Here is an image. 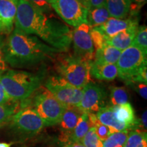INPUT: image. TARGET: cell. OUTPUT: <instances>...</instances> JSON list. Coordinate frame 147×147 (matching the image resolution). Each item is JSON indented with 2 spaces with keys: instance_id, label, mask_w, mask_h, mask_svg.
<instances>
[{
  "instance_id": "cell-1",
  "label": "cell",
  "mask_w": 147,
  "mask_h": 147,
  "mask_svg": "<svg viewBox=\"0 0 147 147\" xmlns=\"http://www.w3.org/2000/svg\"><path fill=\"white\" fill-rule=\"evenodd\" d=\"M47 14L27 0H18L14 29L36 35L59 52H66L71 45L72 32L61 21Z\"/></svg>"
},
{
  "instance_id": "cell-2",
  "label": "cell",
  "mask_w": 147,
  "mask_h": 147,
  "mask_svg": "<svg viewBox=\"0 0 147 147\" xmlns=\"http://www.w3.org/2000/svg\"><path fill=\"white\" fill-rule=\"evenodd\" d=\"M59 51L47 45L38 37L14 29L3 45V56L8 65L25 67L54 59Z\"/></svg>"
},
{
  "instance_id": "cell-3",
  "label": "cell",
  "mask_w": 147,
  "mask_h": 147,
  "mask_svg": "<svg viewBox=\"0 0 147 147\" xmlns=\"http://www.w3.org/2000/svg\"><path fill=\"white\" fill-rule=\"evenodd\" d=\"M45 78L43 72L32 73L27 71L8 69L0 76L5 93L13 102L26 100L41 86Z\"/></svg>"
},
{
  "instance_id": "cell-4",
  "label": "cell",
  "mask_w": 147,
  "mask_h": 147,
  "mask_svg": "<svg viewBox=\"0 0 147 147\" xmlns=\"http://www.w3.org/2000/svg\"><path fill=\"white\" fill-rule=\"evenodd\" d=\"M33 108L45 126L59 124L66 107L45 87H40L30 97L21 102V108Z\"/></svg>"
},
{
  "instance_id": "cell-5",
  "label": "cell",
  "mask_w": 147,
  "mask_h": 147,
  "mask_svg": "<svg viewBox=\"0 0 147 147\" xmlns=\"http://www.w3.org/2000/svg\"><path fill=\"white\" fill-rule=\"evenodd\" d=\"M147 53L131 45L121 52L116 63L118 76L127 85L135 82H147Z\"/></svg>"
},
{
  "instance_id": "cell-6",
  "label": "cell",
  "mask_w": 147,
  "mask_h": 147,
  "mask_svg": "<svg viewBox=\"0 0 147 147\" xmlns=\"http://www.w3.org/2000/svg\"><path fill=\"white\" fill-rule=\"evenodd\" d=\"M7 123L10 136L16 142H24L32 138L45 127L38 113L29 107L18 110Z\"/></svg>"
},
{
  "instance_id": "cell-7",
  "label": "cell",
  "mask_w": 147,
  "mask_h": 147,
  "mask_svg": "<svg viewBox=\"0 0 147 147\" xmlns=\"http://www.w3.org/2000/svg\"><path fill=\"white\" fill-rule=\"evenodd\" d=\"M91 62L75 55H63L57 61L55 69L59 76L78 89H83L90 82Z\"/></svg>"
},
{
  "instance_id": "cell-8",
  "label": "cell",
  "mask_w": 147,
  "mask_h": 147,
  "mask_svg": "<svg viewBox=\"0 0 147 147\" xmlns=\"http://www.w3.org/2000/svg\"><path fill=\"white\" fill-rule=\"evenodd\" d=\"M45 87L65 107H77L81 100L82 89L74 87L60 76H51Z\"/></svg>"
},
{
  "instance_id": "cell-9",
  "label": "cell",
  "mask_w": 147,
  "mask_h": 147,
  "mask_svg": "<svg viewBox=\"0 0 147 147\" xmlns=\"http://www.w3.org/2000/svg\"><path fill=\"white\" fill-rule=\"evenodd\" d=\"M51 8L64 22L76 27L87 23L88 10L78 0H49Z\"/></svg>"
},
{
  "instance_id": "cell-10",
  "label": "cell",
  "mask_w": 147,
  "mask_h": 147,
  "mask_svg": "<svg viewBox=\"0 0 147 147\" xmlns=\"http://www.w3.org/2000/svg\"><path fill=\"white\" fill-rule=\"evenodd\" d=\"M107 93L105 89L95 82H89L82 89L81 100L77 108L86 113H95L106 106Z\"/></svg>"
},
{
  "instance_id": "cell-11",
  "label": "cell",
  "mask_w": 147,
  "mask_h": 147,
  "mask_svg": "<svg viewBox=\"0 0 147 147\" xmlns=\"http://www.w3.org/2000/svg\"><path fill=\"white\" fill-rule=\"evenodd\" d=\"M91 27L88 23H83L75 27L71 35L74 55L80 58L93 62L95 57V49L91 38Z\"/></svg>"
},
{
  "instance_id": "cell-12",
  "label": "cell",
  "mask_w": 147,
  "mask_h": 147,
  "mask_svg": "<svg viewBox=\"0 0 147 147\" xmlns=\"http://www.w3.org/2000/svg\"><path fill=\"white\" fill-rule=\"evenodd\" d=\"M82 113L83 112L77 107H66L59 124L60 130L59 140L65 143V146L70 143L69 138L71 134Z\"/></svg>"
},
{
  "instance_id": "cell-13",
  "label": "cell",
  "mask_w": 147,
  "mask_h": 147,
  "mask_svg": "<svg viewBox=\"0 0 147 147\" xmlns=\"http://www.w3.org/2000/svg\"><path fill=\"white\" fill-rule=\"evenodd\" d=\"M18 0H0V34L9 35L13 31Z\"/></svg>"
},
{
  "instance_id": "cell-14",
  "label": "cell",
  "mask_w": 147,
  "mask_h": 147,
  "mask_svg": "<svg viewBox=\"0 0 147 147\" xmlns=\"http://www.w3.org/2000/svg\"><path fill=\"white\" fill-rule=\"evenodd\" d=\"M139 26L138 16H131L123 19L110 17L102 26L97 27L108 38L131 27Z\"/></svg>"
},
{
  "instance_id": "cell-15",
  "label": "cell",
  "mask_w": 147,
  "mask_h": 147,
  "mask_svg": "<svg viewBox=\"0 0 147 147\" xmlns=\"http://www.w3.org/2000/svg\"><path fill=\"white\" fill-rule=\"evenodd\" d=\"M97 119L101 123L110 128L111 133L117 131H130L129 126L122 123L116 119L113 106H106L96 113Z\"/></svg>"
},
{
  "instance_id": "cell-16",
  "label": "cell",
  "mask_w": 147,
  "mask_h": 147,
  "mask_svg": "<svg viewBox=\"0 0 147 147\" xmlns=\"http://www.w3.org/2000/svg\"><path fill=\"white\" fill-rule=\"evenodd\" d=\"M90 74L97 80L113 81L118 76V69L116 64H100L91 62Z\"/></svg>"
},
{
  "instance_id": "cell-17",
  "label": "cell",
  "mask_w": 147,
  "mask_h": 147,
  "mask_svg": "<svg viewBox=\"0 0 147 147\" xmlns=\"http://www.w3.org/2000/svg\"><path fill=\"white\" fill-rule=\"evenodd\" d=\"M139 26H135L121 32L112 38H108L107 44L121 51L131 45Z\"/></svg>"
},
{
  "instance_id": "cell-18",
  "label": "cell",
  "mask_w": 147,
  "mask_h": 147,
  "mask_svg": "<svg viewBox=\"0 0 147 147\" xmlns=\"http://www.w3.org/2000/svg\"><path fill=\"white\" fill-rule=\"evenodd\" d=\"M105 5L110 17L123 19L129 14L130 0H106Z\"/></svg>"
},
{
  "instance_id": "cell-19",
  "label": "cell",
  "mask_w": 147,
  "mask_h": 147,
  "mask_svg": "<svg viewBox=\"0 0 147 147\" xmlns=\"http://www.w3.org/2000/svg\"><path fill=\"white\" fill-rule=\"evenodd\" d=\"M122 51L109 45L95 51L93 62L100 64H116Z\"/></svg>"
},
{
  "instance_id": "cell-20",
  "label": "cell",
  "mask_w": 147,
  "mask_h": 147,
  "mask_svg": "<svg viewBox=\"0 0 147 147\" xmlns=\"http://www.w3.org/2000/svg\"><path fill=\"white\" fill-rule=\"evenodd\" d=\"M113 108L116 119L119 122L129 126L130 131H131L136 119L135 112L131 104L128 102L123 105L113 106Z\"/></svg>"
},
{
  "instance_id": "cell-21",
  "label": "cell",
  "mask_w": 147,
  "mask_h": 147,
  "mask_svg": "<svg viewBox=\"0 0 147 147\" xmlns=\"http://www.w3.org/2000/svg\"><path fill=\"white\" fill-rule=\"evenodd\" d=\"M110 17L106 5H102L88 10L87 22L91 28L102 26Z\"/></svg>"
},
{
  "instance_id": "cell-22",
  "label": "cell",
  "mask_w": 147,
  "mask_h": 147,
  "mask_svg": "<svg viewBox=\"0 0 147 147\" xmlns=\"http://www.w3.org/2000/svg\"><path fill=\"white\" fill-rule=\"evenodd\" d=\"M91 128L88 114L83 113L79 118L75 128L71 134L69 142L70 143L80 142L81 140ZM69 143V144H70Z\"/></svg>"
},
{
  "instance_id": "cell-23",
  "label": "cell",
  "mask_w": 147,
  "mask_h": 147,
  "mask_svg": "<svg viewBox=\"0 0 147 147\" xmlns=\"http://www.w3.org/2000/svg\"><path fill=\"white\" fill-rule=\"evenodd\" d=\"M110 106H117L129 102V93L125 87H110Z\"/></svg>"
},
{
  "instance_id": "cell-24",
  "label": "cell",
  "mask_w": 147,
  "mask_h": 147,
  "mask_svg": "<svg viewBox=\"0 0 147 147\" xmlns=\"http://www.w3.org/2000/svg\"><path fill=\"white\" fill-rule=\"evenodd\" d=\"M124 147H147L146 132L129 131Z\"/></svg>"
},
{
  "instance_id": "cell-25",
  "label": "cell",
  "mask_w": 147,
  "mask_h": 147,
  "mask_svg": "<svg viewBox=\"0 0 147 147\" xmlns=\"http://www.w3.org/2000/svg\"><path fill=\"white\" fill-rule=\"evenodd\" d=\"M129 131L112 133L103 142V147H124L128 137Z\"/></svg>"
},
{
  "instance_id": "cell-26",
  "label": "cell",
  "mask_w": 147,
  "mask_h": 147,
  "mask_svg": "<svg viewBox=\"0 0 147 147\" xmlns=\"http://www.w3.org/2000/svg\"><path fill=\"white\" fill-rule=\"evenodd\" d=\"M18 102H12L8 104H0V125L7 123L12 115L18 111Z\"/></svg>"
},
{
  "instance_id": "cell-27",
  "label": "cell",
  "mask_w": 147,
  "mask_h": 147,
  "mask_svg": "<svg viewBox=\"0 0 147 147\" xmlns=\"http://www.w3.org/2000/svg\"><path fill=\"white\" fill-rule=\"evenodd\" d=\"M90 35H91V38L92 40V43H93V48L95 49V52L102 49L104 46L108 45V38L98 27L91 28Z\"/></svg>"
},
{
  "instance_id": "cell-28",
  "label": "cell",
  "mask_w": 147,
  "mask_h": 147,
  "mask_svg": "<svg viewBox=\"0 0 147 147\" xmlns=\"http://www.w3.org/2000/svg\"><path fill=\"white\" fill-rule=\"evenodd\" d=\"M132 45L139 48L144 53H147V28L146 26L138 27L136 36L134 37Z\"/></svg>"
},
{
  "instance_id": "cell-29",
  "label": "cell",
  "mask_w": 147,
  "mask_h": 147,
  "mask_svg": "<svg viewBox=\"0 0 147 147\" xmlns=\"http://www.w3.org/2000/svg\"><path fill=\"white\" fill-rule=\"evenodd\" d=\"M80 143L86 147H103V141L97 137L93 127L89 129L87 133L81 140Z\"/></svg>"
},
{
  "instance_id": "cell-30",
  "label": "cell",
  "mask_w": 147,
  "mask_h": 147,
  "mask_svg": "<svg viewBox=\"0 0 147 147\" xmlns=\"http://www.w3.org/2000/svg\"><path fill=\"white\" fill-rule=\"evenodd\" d=\"M93 128H94L95 132L97 136V137L103 142L112 134L110 128L106 125L102 124L100 122L96 125L95 127Z\"/></svg>"
},
{
  "instance_id": "cell-31",
  "label": "cell",
  "mask_w": 147,
  "mask_h": 147,
  "mask_svg": "<svg viewBox=\"0 0 147 147\" xmlns=\"http://www.w3.org/2000/svg\"><path fill=\"white\" fill-rule=\"evenodd\" d=\"M27 1L45 13H49L52 10L49 0H27Z\"/></svg>"
},
{
  "instance_id": "cell-32",
  "label": "cell",
  "mask_w": 147,
  "mask_h": 147,
  "mask_svg": "<svg viewBox=\"0 0 147 147\" xmlns=\"http://www.w3.org/2000/svg\"><path fill=\"white\" fill-rule=\"evenodd\" d=\"M131 7H130L129 15L138 16L140 10L146 3L147 0H130Z\"/></svg>"
},
{
  "instance_id": "cell-33",
  "label": "cell",
  "mask_w": 147,
  "mask_h": 147,
  "mask_svg": "<svg viewBox=\"0 0 147 147\" xmlns=\"http://www.w3.org/2000/svg\"><path fill=\"white\" fill-rule=\"evenodd\" d=\"M3 45L4 40L1 35H0V75L3 74L8 70V65L6 63L3 56Z\"/></svg>"
},
{
  "instance_id": "cell-34",
  "label": "cell",
  "mask_w": 147,
  "mask_h": 147,
  "mask_svg": "<svg viewBox=\"0 0 147 147\" xmlns=\"http://www.w3.org/2000/svg\"><path fill=\"white\" fill-rule=\"evenodd\" d=\"M130 86H132L136 91L140 95L144 100L147 98V84L144 82H135L131 84Z\"/></svg>"
},
{
  "instance_id": "cell-35",
  "label": "cell",
  "mask_w": 147,
  "mask_h": 147,
  "mask_svg": "<svg viewBox=\"0 0 147 147\" xmlns=\"http://www.w3.org/2000/svg\"><path fill=\"white\" fill-rule=\"evenodd\" d=\"M0 76H1V75H0ZM12 102H15L11 100L10 97L8 96L4 89H3L2 84H1V80H0V104H8Z\"/></svg>"
},
{
  "instance_id": "cell-36",
  "label": "cell",
  "mask_w": 147,
  "mask_h": 147,
  "mask_svg": "<svg viewBox=\"0 0 147 147\" xmlns=\"http://www.w3.org/2000/svg\"><path fill=\"white\" fill-rule=\"evenodd\" d=\"M105 3L106 0H89V9L96 8V7H100L102 6V5H105Z\"/></svg>"
},
{
  "instance_id": "cell-37",
  "label": "cell",
  "mask_w": 147,
  "mask_h": 147,
  "mask_svg": "<svg viewBox=\"0 0 147 147\" xmlns=\"http://www.w3.org/2000/svg\"><path fill=\"white\" fill-rule=\"evenodd\" d=\"M65 147H86L80 142H74L66 145Z\"/></svg>"
},
{
  "instance_id": "cell-38",
  "label": "cell",
  "mask_w": 147,
  "mask_h": 147,
  "mask_svg": "<svg viewBox=\"0 0 147 147\" xmlns=\"http://www.w3.org/2000/svg\"><path fill=\"white\" fill-rule=\"evenodd\" d=\"M82 5L85 7L87 10L89 9V0H78Z\"/></svg>"
},
{
  "instance_id": "cell-39",
  "label": "cell",
  "mask_w": 147,
  "mask_h": 147,
  "mask_svg": "<svg viewBox=\"0 0 147 147\" xmlns=\"http://www.w3.org/2000/svg\"><path fill=\"white\" fill-rule=\"evenodd\" d=\"M12 143L6 142H0V147H11Z\"/></svg>"
},
{
  "instance_id": "cell-40",
  "label": "cell",
  "mask_w": 147,
  "mask_h": 147,
  "mask_svg": "<svg viewBox=\"0 0 147 147\" xmlns=\"http://www.w3.org/2000/svg\"><path fill=\"white\" fill-rule=\"evenodd\" d=\"M0 35H1V34H0Z\"/></svg>"
}]
</instances>
